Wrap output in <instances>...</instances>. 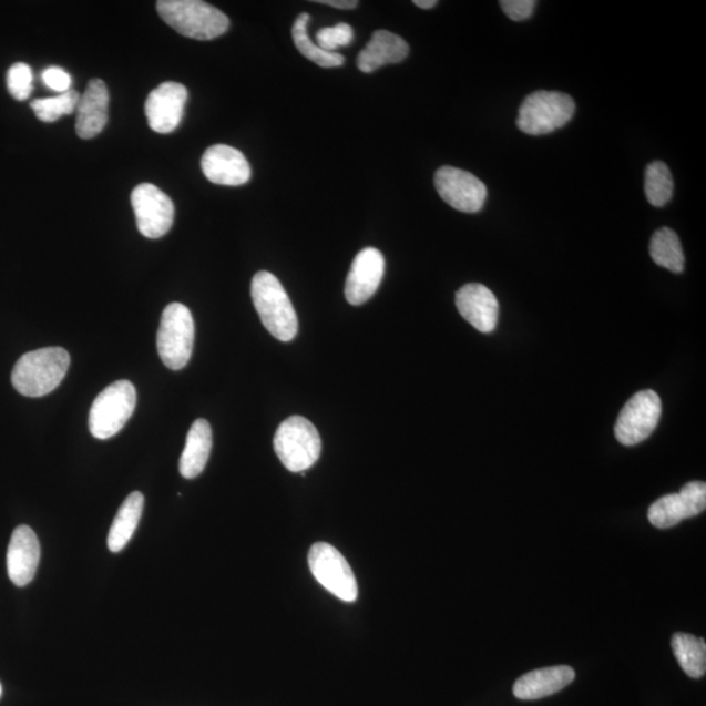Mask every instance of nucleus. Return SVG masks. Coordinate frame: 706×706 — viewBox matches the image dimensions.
<instances>
[{
	"mask_svg": "<svg viewBox=\"0 0 706 706\" xmlns=\"http://www.w3.org/2000/svg\"><path fill=\"white\" fill-rule=\"evenodd\" d=\"M7 89L13 99L24 101L33 91V72L25 63H14L7 72Z\"/></svg>",
	"mask_w": 706,
	"mask_h": 706,
	"instance_id": "cd10ccee",
	"label": "nucleus"
},
{
	"mask_svg": "<svg viewBox=\"0 0 706 706\" xmlns=\"http://www.w3.org/2000/svg\"><path fill=\"white\" fill-rule=\"evenodd\" d=\"M673 652L683 672L689 678L700 679L706 673V645L704 638L689 633H675L672 640Z\"/></svg>",
	"mask_w": 706,
	"mask_h": 706,
	"instance_id": "5701e85b",
	"label": "nucleus"
},
{
	"mask_svg": "<svg viewBox=\"0 0 706 706\" xmlns=\"http://www.w3.org/2000/svg\"><path fill=\"white\" fill-rule=\"evenodd\" d=\"M80 94L70 90L55 98L33 100L31 108L35 116L42 122H55L63 115L76 112Z\"/></svg>",
	"mask_w": 706,
	"mask_h": 706,
	"instance_id": "bb28decb",
	"label": "nucleus"
},
{
	"mask_svg": "<svg viewBox=\"0 0 706 706\" xmlns=\"http://www.w3.org/2000/svg\"><path fill=\"white\" fill-rule=\"evenodd\" d=\"M317 47L325 52L337 53L340 48L348 47L354 41V29L348 24L319 29L317 35Z\"/></svg>",
	"mask_w": 706,
	"mask_h": 706,
	"instance_id": "c85d7f7f",
	"label": "nucleus"
},
{
	"mask_svg": "<svg viewBox=\"0 0 706 706\" xmlns=\"http://www.w3.org/2000/svg\"><path fill=\"white\" fill-rule=\"evenodd\" d=\"M410 53L409 43L398 34L389 31H377L366 49L358 57V68L370 74L385 64L399 63Z\"/></svg>",
	"mask_w": 706,
	"mask_h": 706,
	"instance_id": "aec40b11",
	"label": "nucleus"
},
{
	"mask_svg": "<svg viewBox=\"0 0 706 706\" xmlns=\"http://www.w3.org/2000/svg\"><path fill=\"white\" fill-rule=\"evenodd\" d=\"M254 307L267 331L280 341L294 340L298 319L290 298L275 275L259 272L252 282Z\"/></svg>",
	"mask_w": 706,
	"mask_h": 706,
	"instance_id": "7ed1b4c3",
	"label": "nucleus"
},
{
	"mask_svg": "<svg viewBox=\"0 0 706 706\" xmlns=\"http://www.w3.org/2000/svg\"><path fill=\"white\" fill-rule=\"evenodd\" d=\"M456 305L460 315L478 331L490 334L497 329L500 305L483 284H465L456 295Z\"/></svg>",
	"mask_w": 706,
	"mask_h": 706,
	"instance_id": "f3484780",
	"label": "nucleus"
},
{
	"mask_svg": "<svg viewBox=\"0 0 706 706\" xmlns=\"http://www.w3.org/2000/svg\"><path fill=\"white\" fill-rule=\"evenodd\" d=\"M313 576L327 592L345 602L358 600V581L346 557L331 544L318 542L311 545L308 556Z\"/></svg>",
	"mask_w": 706,
	"mask_h": 706,
	"instance_id": "6e6552de",
	"label": "nucleus"
},
{
	"mask_svg": "<svg viewBox=\"0 0 706 706\" xmlns=\"http://www.w3.org/2000/svg\"><path fill=\"white\" fill-rule=\"evenodd\" d=\"M137 229L144 237L162 238L174 222V205L170 196L152 184L137 185L131 193Z\"/></svg>",
	"mask_w": 706,
	"mask_h": 706,
	"instance_id": "9d476101",
	"label": "nucleus"
},
{
	"mask_svg": "<svg viewBox=\"0 0 706 706\" xmlns=\"http://www.w3.org/2000/svg\"><path fill=\"white\" fill-rule=\"evenodd\" d=\"M674 181L668 166L662 162H654L646 167L645 195L654 207H664L673 198Z\"/></svg>",
	"mask_w": 706,
	"mask_h": 706,
	"instance_id": "a878e982",
	"label": "nucleus"
},
{
	"mask_svg": "<svg viewBox=\"0 0 706 706\" xmlns=\"http://www.w3.org/2000/svg\"><path fill=\"white\" fill-rule=\"evenodd\" d=\"M706 508L705 482H689L679 493L666 494L654 501L647 512L652 525L657 529H669L683 520L702 514Z\"/></svg>",
	"mask_w": 706,
	"mask_h": 706,
	"instance_id": "f8f14e48",
	"label": "nucleus"
},
{
	"mask_svg": "<svg viewBox=\"0 0 706 706\" xmlns=\"http://www.w3.org/2000/svg\"><path fill=\"white\" fill-rule=\"evenodd\" d=\"M202 171L216 185L242 186L249 182V162L236 149L227 144H215L202 157Z\"/></svg>",
	"mask_w": 706,
	"mask_h": 706,
	"instance_id": "4468645a",
	"label": "nucleus"
},
{
	"mask_svg": "<svg viewBox=\"0 0 706 706\" xmlns=\"http://www.w3.org/2000/svg\"><path fill=\"white\" fill-rule=\"evenodd\" d=\"M136 406L135 386L130 381H116L100 392L91 407L90 431L94 439H112L121 432Z\"/></svg>",
	"mask_w": 706,
	"mask_h": 706,
	"instance_id": "0eeeda50",
	"label": "nucleus"
},
{
	"mask_svg": "<svg viewBox=\"0 0 706 706\" xmlns=\"http://www.w3.org/2000/svg\"><path fill=\"white\" fill-rule=\"evenodd\" d=\"M69 368L70 355L64 348H41L21 356L14 364L12 385L24 397L48 396L61 385Z\"/></svg>",
	"mask_w": 706,
	"mask_h": 706,
	"instance_id": "f257e3e1",
	"label": "nucleus"
},
{
	"mask_svg": "<svg viewBox=\"0 0 706 706\" xmlns=\"http://www.w3.org/2000/svg\"><path fill=\"white\" fill-rule=\"evenodd\" d=\"M309 20V13L304 12L298 14L293 27V38L298 52H300L305 58H308L309 61L315 62L325 69L339 68V65H344L346 62L344 55L339 53L325 52V50L317 47V43L310 40L308 34Z\"/></svg>",
	"mask_w": 706,
	"mask_h": 706,
	"instance_id": "393cba45",
	"label": "nucleus"
},
{
	"mask_svg": "<svg viewBox=\"0 0 706 706\" xmlns=\"http://www.w3.org/2000/svg\"><path fill=\"white\" fill-rule=\"evenodd\" d=\"M385 258L380 250L367 247L352 262L346 282V298L351 305H361L372 297L382 282Z\"/></svg>",
	"mask_w": 706,
	"mask_h": 706,
	"instance_id": "2eb2a0df",
	"label": "nucleus"
},
{
	"mask_svg": "<svg viewBox=\"0 0 706 706\" xmlns=\"http://www.w3.org/2000/svg\"><path fill=\"white\" fill-rule=\"evenodd\" d=\"M662 413L661 398L654 390L636 392L624 405L616 420L615 437L624 447H635L649 439Z\"/></svg>",
	"mask_w": 706,
	"mask_h": 706,
	"instance_id": "1a4fd4ad",
	"label": "nucleus"
},
{
	"mask_svg": "<svg viewBox=\"0 0 706 706\" xmlns=\"http://www.w3.org/2000/svg\"><path fill=\"white\" fill-rule=\"evenodd\" d=\"M652 259L661 267L674 274L684 272V253L678 235L667 227L661 228L654 233L651 239Z\"/></svg>",
	"mask_w": 706,
	"mask_h": 706,
	"instance_id": "b1692460",
	"label": "nucleus"
},
{
	"mask_svg": "<svg viewBox=\"0 0 706 706\" xmlns=\"http://www.w3.org/2000/svg\"><path fill=\"white\" fill-rule=\"evenodd\" d=\"M415 6H418L419 9L431 10L437 6L436 0H415Z\"/></svg>",
	"mask_w": 706,
	"mask_h": 706,
	"instance_id": "473e14b6",
	"label": "nucleus"
},
{
	"mask_svg": "<svg viewBox=\"0 0 706 706\" xmlns=\"http://www.w3.org/2000/svg\"><path fill=\"white\" fill-rule=\"evenodd\" d=\"M42 82L60 94L70 91L72 79L69 72L61 68H49L42 72Z\"/></svg>",
	"mask_w": 706,
	"mask_h": 706,
	"instance_id": "7c9ffc66",
	"label": "nucleus"
},
{
	"mask_svg": "<svg viewBox=\"0 0 706 706\" xmlns=\"http://www.w3.org/2000/svg\"><path fill=\"white\" fill-rule=\"evenodd\" d=\"M500 6L509 19L523 21L531 18V14H533L535 10L536 2H534V0H502Z\"/></svg>",
	"mask_w": 706,
	"mask_h": 706,
	"instance_id": "c756f323",
	"label": "nucleus"
},
{
	"mask_svg": "<svg viewBox=\"0 0 706 706\" xmlns=\"http://www.w3.org/2000/svg\"><path fill=\"white\" fill-rule=\"evenodd\" d=\"M185 85L165 82L149 94L145 101V115L155 133L170 134L180 126L187 101Z\"/></svg>",
	"mask_w": 706,
	"mask_h": 706,
	"instance_id": "ddd939ff",
	"label": "nucleus"
},
{
	"mask_svg": "<svg viewBox=\"0 0 706 706\" xmlns=\"http://www.w3.org/2000/svg\"><path fill=\"white\" fill-rule=\"evenodd\" d=\"M316 3L330 6L339 10H354L359 6L358 0H317Z\"/></svg>",
	"mask_w": 706,
	"mask_h": 706,
	"instance_id": "2f4dec72",
	"label": "nucleus"
},
{
	"mask_svg": "<svg viewBox=\"0 0 706 706\" xmlns=\"http://www.w3.org/2000/svg\"><path fill=\"white\" fill-rule=\"evenodd\" d=\"M195 326L191 310L173 303L163 311L157 331V351L166 368L181 370L193 355Z\"/></svg>",
	"mask_w": 706,
	"mask_h": 706,
	"instance_id": "423d86ee",
	"label": "nucleus"
},
{
	"mask_svg": "<svg viewBox=\"0 0 706 706\" xmlns=\"http://www.w3.org/2000/svg\"><path fill=\"white\" fill-rule=\"evenodd\" d=\"M213 449V429L207 420L194 421L187 433L186 446L180 460L181 475L186 479L199 477L205 470Z\"/></svg>",
	"mask_w": 706,
	"mask_h": 706,
	"instance_id": "412c9836",
	"label": "nucleus"
},
{
	"mask_svg": "<svg viewBox=\"0 0 706 706\" xmlns=\"http://www.w3.org/2000/svg\"><path fill=\"white\" fill-rule=\"evenodd\" d=\"M41 549L38 535L25 525L13 530L7 550V572L13 585L31 584L40 564Z\"/></svg>",
	"mask_w": 706,
	"mask_h": 706,
	"instance_id": "dca6fc26",
	"label": "nucleus"
},
{
	"mask_svg": "<svg viewBox=\"0 0 706 706\" xmlns=\"http://www.w3.org/2000/svg\"><path fill=\"white\" fill-rule=\"evenodd\" d=\"M434 186L441 198L461 213L477 214L487 199V187L469 172L453 166H442L436 172Z\"/></svg>",
	"mask_w": 706,
	"mask_h": 706,
	"instance_id": "9b49d317",
	"label": "nucleus"
},
{
	"mask_svg": "<svg viewBox=\"0 0 706 706\" xmlns=\"http://www.w3.org/2000/svg\"><path fill=\"white\" fill-rule=\"evenodd\" d=\"M274 449L284 468L290 472H304L319 460L323 441L308 419L290 417L276 431Z\"/></svg>",
	"mask_w": 706,
	"mask_h": 706,
	"instance_id": "20e7f679",
	"label": "nucleus"
},
{
	"mask_svg": "<svg viewBox=\"0 0 706 706\" xmlns=\"http://www.w3.org/2000/svg\"><path fill=\"white\" fill-rule=\"evenodd\" d=\"M576 104L570 94L536 91L523 100L516 126L528 135H545L562 129L573 119Z\"/></svg>",
	"mask_w": 706,
	"mask_h": 706,
	"instance_id": "39448f33",
	"label": "nucleus"
},
{
	"mask_svg": "<svg viewBox=\"0 0 706 706\" xmlns=\"http://www.w3.org/2000/svg\"><path fill=\"white\" fill-rule=\"evenodd\" d=\"M156 6L160 18L188 39L209 41L229 29L227 14L201 0H160Z\"/></svg>",
	"mask_w": 706,
	"mask_h": 706,
	"instance_id": "f03ea898",
	"label": "nucleus"
},
{
	"mask_svg": "<svg viewBox=\"0 0 706 706\" xmlns=\"http://www.w3.org/2000/svg\"><path fill=\"white\" fill-rule=\"evenodd\" d=\"M576 678L570 666H553L534 669L515 682L513 694L520 700H540L560 693Z\"/></svg>",
	"mask_w": 706,
	"mask_h": 706,
	"instance_id": "6ab92c4d",
	"label": "nucleus"
},
{
	"mask_svg": "<svg viewBox=\"0 0 706 706\" xmlns=\"http://www.w3.org/2000/svg\"><path fill=\"white\" fill-rule=\"evenodd\" d=\"M0 696H2V686H0Z\"/></svg>",
	"mask_w": 706,
	"mask_h": 706,
	"instance_id": "72a5a7b5",
	"label": "nucleus"
},
{
	"mask_svg": "<svg viewBox=\"0 0 706 706\" xmlns=\"http://www.w3.org/2000/svg\"><path fill=\"white\" fill-rule=\"evenodd\" d=\"M76 134L82 140H92L101 134L108 123L109 91L101 79H92L80 96L76 108Z\"/></svg>",
	"mask_w": 706,
	"mask_h": 706,
	"instance_id": "a211bd4d",
	"label": "nucleus"
},
{
	"mask_svg": "<svg viewBox=\"0 0 706 706\" xmlns=\"http://www.w3.org/2000/svg\"><path fill=\"white\" fill-rule=\"evenodd\" d=\"M144 497L141 492L129 494L116 513L108 535V549L112 552H121L134 536L142 519Z\"/></svg>",
	"mask_w": 706,
	"mask_h": 706,
	"instance_id": "4be33fe9",
	"label": "nucleus"
}]
</instances>
